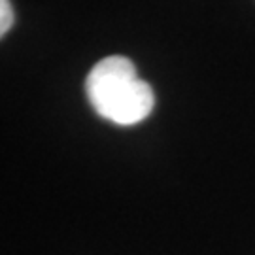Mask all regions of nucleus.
I'll list each match as a JSON object with an SVG mask.
<instances>
[{
  "label": "nucleus",
  "instance_id": "obj_1",
  "mask_svg": "<svg viewBox=\"0 0 255 255\" xmlns=\"http://www.w3.org/2000/svg\"><path fill=\"white\" fill-rule=\"evenodd\" d=\"M85 93L101 118L121 127L144 121L155 106L151 85L138 78L134 63L123 55H112L95 64L87 74Z\"/></svg>",
  "mask_w": 255,
  "mask_h": 255
},
{
  "label": "nucleus",
  "instance_id": "obj_2",
  "mask_svg": "<svg viewBox=\"0 0 255 255\" xmlns=\"http://www.w3.org/2000/svg\"><path fill=\"white\" fill-rule=\"evenodd\" d=\"M13 6L9 4L8 0H0V40L9 32V28L13 27Z\"/></svg>",
  "mask_w": 255,
  "mask_h": 255
}]
</instances>
